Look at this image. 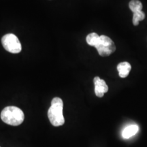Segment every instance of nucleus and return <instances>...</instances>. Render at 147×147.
Listing matches in <instances>:
<instances>
[{"label": "nucleus", "instance_id": "nucleus-1", "mask_svg": "<svg viewBox=\"0 0 147 147\" xmlns=\"http://www.w3.org/2000/svg\"><path fill=\"white\" fill-rule=\"evenodd\" d=\"M63 102L59 97H55L51 101V106L48 111V117L51 123L55 127L61 126L65 123L63 115Z\"/></svg>", "mask_w": 147, "mask_h": 147}, {"label": "nucleus", "instance_id": "nucleus-2", "mask_svg": "<svg viewBox=\"0 0 147 147\" xmlns=\"http://www.w3.org/2000/svg\"><path fill=\"white\" fill-rule=\"evenodd\" d=\"M1 119L5 123L12 126H18L23 123L25 115L19 108L7 106L1 111Z\"/></svg>", "mask_w": 147, "mask_h": 147}, {"label": "nucleus", "instance_id": "nucleus-3", "mask_svg": "<svg viewBox=\"0 0 147 147\" xmlns=\"http://www.w3.org/2000/svg\"><path fill=\"white\" fill-rule=\"evenodd\" d=\"M1 44L5 50L10 53H19L22 50L21 44L18 38L13 34H5L1 38Z\"/></svg>", "mask_w": 147, "mask_h": 147}, {"label": "nucleus", "instance_id": "nucleus-4", "mask_svg": "<svg viewBox=\"0 0 147 147\" xmlns=\"http://www.w3.org/2000/svg\"><path fill=\"white\" fill-rule=\"evenodd\" d=\"M95 48L97 50L99 55L102 57L109 56L116 51L114 42L109 37L104 35L100 36V41Z\"/></svg>", "mask_w": 147, "mask_h": 147}, {"label": "nucleus", "instance_id": "nucleus-5", "mask_svg": "<svg viewBox=\"0 0 147 147\" xmlns=\"http://www.w3.org/2000/svg\"><path fill=\"white\" fill-rule=\"evenodd\" d=\"M93 82L95 84V93L98 97H102L104 93H107L108 87L106 82L100 77L96 76L93 79Z\"/></svg>", "mask_w": 147, "mask_h": 147}, {"label": "nucleus", "instance_id": "nucleus-6", "mask_svg": "<svg viewBox=\"0 0 147 147\" xmlns=\"http://www.w3.org/2000/svg\"><path fill=\"white\" fill-rule=\"evenodd\" d=\"M131 69V66L128 62H121L117 65V70L121 78H126Z\"/></svg>", "mask_w": 147, "mask_h": 147}, {"label": "nucleus", "instance_id": "nucleus-7", "mask_svg": "<svg viewBox=\"0 0 147 147\" xmlns=\"http://www.w3.org/2000/svg\"><path fill=\"white\" fill-rule=\"evenodd\" d=\"M138 131V127L136 125H131L127 126L124 129L122 132V136L123 138L128 139L133 136L135 134H137Z\"/></svg>", "mask_w": 147, "mask_h": 147}, {"label": "nucleus", "instance_id": "nucleus-8", "mask_svg": "<svg viewBox=\"0 0 147 147\" xmlns=\"http://www.w3.org/2000/svg\"><path fill=\"white\" fill-rule=\"evenodd\" d=\"M100 36L98 34H96V33H91V34H89L87 36L86 41H87V43L89 46L95 47L98 44L99 41H100Z\"/></svg>", "mask_w": 147, "mask_h": 147}, {"label": "nucleus", "instance_id": "nucleus-9", "mask_svg": "<svg viewBox=\"0 0 147 147\" xmlns=\"http://www.w3.org/2000/svg\"><path fill=\"white\" fill-rule=\"evenodd\" d=\"M129 7L130 10L133 13L138 12V11H142V3L139 0H131L129 3Z\"/></svg>", "mask_w": 147, "mask_h": 147}, {"label": "nucleus", "instance_id": "nucleus-10", "mask_svg": "<svg viewBox=\"0 0 147 147\" xmlns=\"http://www.w3.org/2000/svg\"><path fill=\"white\" fill-rule=\"evenodd\" d=\"M145 18V13L142 11H138V12L134 13L133 15V24L134 26H138L140 21H143Z\"/></svg>", "mask_w": 147, "mask_h": 147}]
</instances>
